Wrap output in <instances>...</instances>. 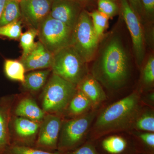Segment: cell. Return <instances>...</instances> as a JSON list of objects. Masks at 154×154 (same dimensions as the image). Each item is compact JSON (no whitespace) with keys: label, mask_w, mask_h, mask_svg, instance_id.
Here are the masks:
<instances>
[{"label":"cell","mask_w":154,"mask_h":154,"mask_svg":"<svg viewBox=\"0 0 154 154\" xmlns=\"http://www.w3.org/2000/svg\"><path fill=\"white\" fill-rule=\"evenodd\" d=\"M97 114L95 110L69 119H63L58 142L57 151L62 153L77 148L86 141V137Z\"/></svg>","instance_id":"5"},{"label":"cell","mask_w":154,"mask_h":154,"mask_svg":"<svg viewBox=\"0 0 154 154\" xmlns=\"http://www.w3.org/2000/svg\"><path fill=\"white\" fill-rule=\"evenodd\" d=\"M142 82L147 87L153 85L154 83V57H149L144 66L142 76Z\"/></svg>","instance_id":"29"},{"label":"cell","mask_w":154,"mask_h":154,"mask_svg":"<svg viewBox=\"0 0 154 154\" xmlns=\"http://www.w3.org/2000/svg\"><path fill=\"white\" fill-rule=\"evenodd\" d=\"M137 130L144 132H154V113L152 110L140 113L132 126Z\"/></svg>","instance_id":"23"},{"label":"cell","mask_w":154,"mask_h":154,"mask_svg":"<svg viewBox=\"0 0 154 154\" xmlns=\"http://www.w3.org/2000/svg\"><path fill=\"white\" fill-rule=\"evenodd\" d=\"M100 146L105 154H131L129 142L121 136L105 138L100 143Z\"/></svg>","instance_id":"19"},{"label":"cell","mask_w":154,"mask_h":154,"mask_svg":"<svg viewBox=\"0 0 154 154\" xmlns=\"http://www.w3.org/2000/svg\"><path fill=\"white\" fill-rule=\"evenodd\" d=\"M51 72V69L29 72L25 75L24 82L21 84L22 93L32 95L41 91L47 83Z\"/></svg>","instance_id":"17"},{"label":"cell","mask_w":154,"mask_h":154,"mask_svg":"<svg viewBox=\"0 0 154 154\" xmlns=\"http://www.w3.org/2000/svg\"><path fill=\"white\" fill-rule=\"evenodd\" d=\"M88 12L94 30L98 38L101 40L105 35V31L108 28L109 18L97 10Z\"/></svg>","instance_id":"22"},{"label":"cell","mask_w":154,"mask_h":154,"mask_svg":"<svg viewBox=\"0 0 154 154\" xmlns=\"http://www.w3.org/2000/svg\"><path fill=\"white\" fill-rule=\"evenodd\" d=\"M5 154H63L60 152H49L36 148L34 147L11 144Z\"/></svg>","instance_id":"27"},{"label":"cell","mask_w":154,"mask_h":154,"mask_svg":"<svg viewBox=\"0 0 154 154\" xmlns=\"http://www.w3.org/2000/svg\"><path fill=\"white\" fill-rule=\"evenodd\" d=\"M13 1H16V2H19L21 0H13Z\"/></svg>","instance_id":"36"},{"label":"cell","mask_w":154,"mask_h":154,"mask_svg":"<svg viewBox=\"0 0 154 154\" xmlns=\"http://www.w3.org/2000/svg\"><path fill=\"white\" fill-rule=\"evenodd\" d=\"M8 0H0V18Z\"/></svg>","instance_id":"34"},{"label":"cell","mask_w":154,"mask_h":154,"mask_svg":"<svg viewBox=\"0 0 154 154\" xmlns=\"http://www.w3.org/2000/svg\"><path fill=\"white\" fill-rule=\"evenodd\" d=\"M17 94L0 97V154H5L11 144L9 125Z\"/></svg>","instance_id":"14"},{"label":"cell","mask_w":154,"mask_h":154,"mask_svg":"<svg viewBox=\"0 0 154 154\" xmlns=\"http://www.w3.org/2000/svg\"><path fill=\"white\" fill-rule=\"evenodd\" d=\"M22 23L21 19L0 27V36L14 40L19 39L22 33Z\"/></svg>","instance_id":"26"},{"label":"cell","mask_w":154,"mask_h":154,"mask_svg":"<svg viewBox=\"0 0 154 154\" xmlns=\"http://www.w3.org/2000/svg\"><path fill=\"white\" fill-rule=\"evenodd\" d=\"M91 107H93L90 100L81 91L77 90L64 112L63 117L64 116L72 118L79 116L88 112Z\"/></svg>","instance_id":"18"},{"label":"cell","mask_w":154,"mask_h":154,"mask_svg":"<svg viewBox=\"0 0 154 154\" xmlns=\"http://www.w3.org/2000/svg\"><path fill=\"white\" fill-rule=\"evenodd\" d=\"M92 61L91 74L107 90L118 91L127 84L131 73L130 56L116 31L104 35Z\"/></svg>","instance_id":"1"},{"label":"cell","mask_w":154,"mask_h":154,"mask_svg":"<svg viewBox=\"0 0 154 154\" xmlns=\"http://www.w3.org/2000/svg\"><path fill=\"white\" fill-rule=\"evenodd\" d=\"M53 58V54L38 41L28 55L19 60L24 65L25 71L28 72L51 69Z\"/></svg>","instance_id":"15"},{"label":"cell","mask_w":154,"mask_h":154,"mask_svg":"<svg viewBox=\"0 0 154 154\" xmlns=\"http://www.w3.org/2000/svg\"><path fill=\"white\" fill-rule=\"evenodd\" d=\"M21 19L19 2L8 0L0 18V27Z\"/></svg>","instance_id":"21"},{"label":"cell","mask_w":154,"mask_h":154,"mask_svg":"<svg viewBox=\"0 0 154 154\" xmlns=\"http://www.w3.org/2000/svg\"><path fill=\"white\" fill-rule=\"evenodd\" d=\"M98 11L112 18L119 13L118 3L112 0H97Z\"/></svg>","instance_id":"28"},{"label":"cell","mask_w":154,"mask_h":154,"mask_svg":"<svg viewBox=\"0 0 154 154\" xmlns=\"http://www.w3.org/2000/svg\"><path fill=\"white\" fill-rule=\"evenodd\" d=\"M54 74L76 86L89 73L88 63L72 46L54 54L51 68Z\"/></svg>","instance_id":"4"},{"label":"cell","mask_w":154,"mask_h":154,"mask_svg":"<svg viewBox=\"0 0 154 154\" xmlns=\"http://www.w3.org/2000/svg\"><path fill=\"white\" fill-rule=\"evenodd\" d=\"M138 142L140 144V154H154V132L136 131L134 133Z\"/></svg>","instance_id":"25"},{"label":"cell","mask_w":154,"mask_h":154,"mask_svg":"<svg viewBox=\"0 0 154 154\" xmlns=\"http://www.w3.org/2000/svg\"><path fill=\"white\" fill-rule=\"evenodd\" d=\"M154 99V93H152L149 94L147 96L146 101L149 103H153Z\"/></svg>","instance_id":"35"},{"label":"cell","mask_w":154,"mask_h":154,"mask_svg":"<svg viewBox=\"0 0 154 154\" xmlns=\"http://www.w3.org/2000/svg\"><path fill=\"white\" fill-rule=\"evenodd\" d=\"M45 114L32 95L25 93L17 95L12 108V115L41 122Z\"/></svg>","instance_id":"13"},{"label":"cell","mask_w":154,"mask_h":154,"mask_svg":"<svg viewBox=\"0 0 154 154\" xmlns=\"http://www.w3.org/2000/svg\"><path fill=\"white\" fill-rule=\"evenodd\" d=\"M4 70L8 79L13 81H18L21 84L24 82L26 71L24 65L20 60H5Z\"/></svg>","instance_id":"20"},{"label":"cell","mask_w":154,"mask_h":154,"mask_svg":"<svg viewBox=\"0 0 154 154\" xmlns=\"http://www.w3.org/2000/svg\"><path fill=\"white\" fill-rule=\"evenodd\" d=\"M37 35L38 30L33 28H28L27 31L22 33L19 38L20 46L22 50L20 59L25 58L33 49L36 45L35 38Z\"/></svg>","instance_id":"24"},{"label":"cell","mask_w":154,"mask_h":154,"mask_svg":"<svg viewBox=\"0 0 154 154\" xmlns=\"http://www.w3.org/2000/svg\"><path fill=\"white\" fill-rule=\"evenodd\" d=\"M63 154H99L94 141H87L77 148Z\"/></svg>","instance_id":"30"},{"label":"cell","mask_w":154,"mask_h":154,"mask_svg":"<svg viewBox=\"0 0 154 154\" xmlns=\"http://www.w3.org/2000/svg\"><path fill=\"white\" fill-rule=\"evenodd\" d=\"M78 2L84 8L91 7L97 4V0H75Z\"/></svg>","instance_id":"33"},{"label":"cell","mask_w":154,"mask_h":154,"mask_svg":"<svg viewBox=\"0 0 154 154\" xmlns=\"http://www.w3.org/2000/svg\"><path fill=\"white\" fill-rule=\"evenodd\" d=\"M119 13L125 22L132 41L133 50L138 66H141L145 57V42L142 21L128 0H117Z\"/></svg>","instance_id":"8"},{"label":"cell","mask_w":154,"mask_h":154,"mask_svg":"<svg viewBox=\"0 0 154 154\" xmlns=\"http://www.w3.org/2000/svg\"><path fill=\"white\" fill-rule=\"evenodd\" d=\"M100 40L94 30L89 12L83 9L73 29L71 46L88 63L94 59Z\"/></svg>","instance_id":"6"},{"label":"cell","mask_w":154,"mask_h":154,"mask_svg":"<svg viewBox=\"0 0 154 154\" xmlns=\"http://www.w3.org/2000/svg\"><path fill=\"white\" fill-rule=\"evenodd\" d=\"M128 1L142 22L144 19V17L141 0H128Z\"/></svg>","instance_id":"32"},{"label":"cell","mask_w":154,"mask_h":154,"mask_svg":"<svg viewBox=\"0 0 154 154\" xmlns=\"http://www.w3.org/2000/svg\"><path fill=\"white\" fill-rule=\"evenodd\" d=\"M144 17L153 20L154 17V0H141Z\"/></svg>","instance_id":"31"},{"label":"cell","mask_w":154,"mask_h":154,"mask_svg":"<svg viewBox=\"0 0 154 154\" xmlns=\"http://www.w3.org/2000/svg\"><path fill=\"white\" fill-rule=\"evenodd\" d=\"M140 101L139 94L134 91L106 107L96 118L90 140L94 141L109 133L132 128L140 113Z\"/></svg>","instance_id":"2"},{"label":"cell","mask_w":154,"mask_h":154,"mask_svg":"<svg viewBox=\"0 0 154 154\" xmlns=\"http://www.w3.org/2000/svg\"><path fill=\"white\" fill-rule=\"evenodd\" d=\"M112 1H114V2H117V0H112Z\"/></svg>","instance_id":"37"},{"label":"cell","mask_w":154,"mask_h":154,"mask_svg":"<svg viewBox=\"0 0 154 154\" xmlns=\"http://www.w3.org/2000/svg\"><path fill=\"white\" fill-rule=\"evenodd\" d=\"M37 30L39 41L53 54L72 45V29L49 15L42 21Z\"/></svg>","instance_id":"7"},{"label":"cell","mask_w":154,"mask_h":154,"mask_svg":"<svg viewBox=\"0 0 154 154\" xmlns=\"http://www.w3.org/2000/svg\"><path fill=\"white\" fill-rule=\"evenodd\" d=\"M84 9L75 0H53L49 16L73 30Z\"/></svg>","instance_id":"12"},{"label":"cell","mask_w":154,"mask_h":154,"mask_svg":"<svg viewBox=\"0 0 154 154\" xmlns=\"http://www.w3.org/2000/svg\"><path fill=\"white\" fill-rule=\"evenodd\" d=\"M63 119L62 116L46 113L40 122L33 147L46 151H57L59 136Z\"/></svg>","instance_id":"9"},{"label":"cell","mask_w":154,"mask_h":154,"mask_svg":"<svg viewBox=\"0 0 154 154\" xmlns=\"http://www.w3.org/2000/svg\"><path fill=\"white\" fill-rule=\"evenodd\" d=\"M76 88L88 97L93 108L97 107L107 99L101 84L91 74H88Z\"/></svg>","instance_id":"16"},{"label":"cell","mask_w":154,"mask_h":154,"mask_svg":"<svg viewBox=\"0 0 154 154\" xmlns=\"http://www.w3.org/2000/svg\"><path fill=\"white\" fill-rule=\"evenodd\" d=\"M77 91L76 86L51 72L42 90L40 107L45 113L63 116Z\"/></svg>","instance_id":"3"},{"label":"cell","mask_w":154,"mask_h":154,"mask_svg":"<svg viewBox=\"0 0 154 154\" xmlns=\"http://www.w3.org/2000/svg\"><path fill=\"white\" fill-rule=\"evenodd\" d=\"M53 0H21L19 2L21 20L28 28L38 30L49 16Z\"/></svg>","instance_id":"11"},{"label":"cell","mask_w":154,"mask_h":154,"mask_svg":"<svg viewBox=\"0 0 154 154\" xmlns=\"http://www.w3.org/2000/svg\"><path fill=\"white\" fill-rule=\"evenodd\" d=\"M40 125V122L12 115L9 125L11 144L34 146Z\"/></svg>","instance_id":"10"}]
</instances>
